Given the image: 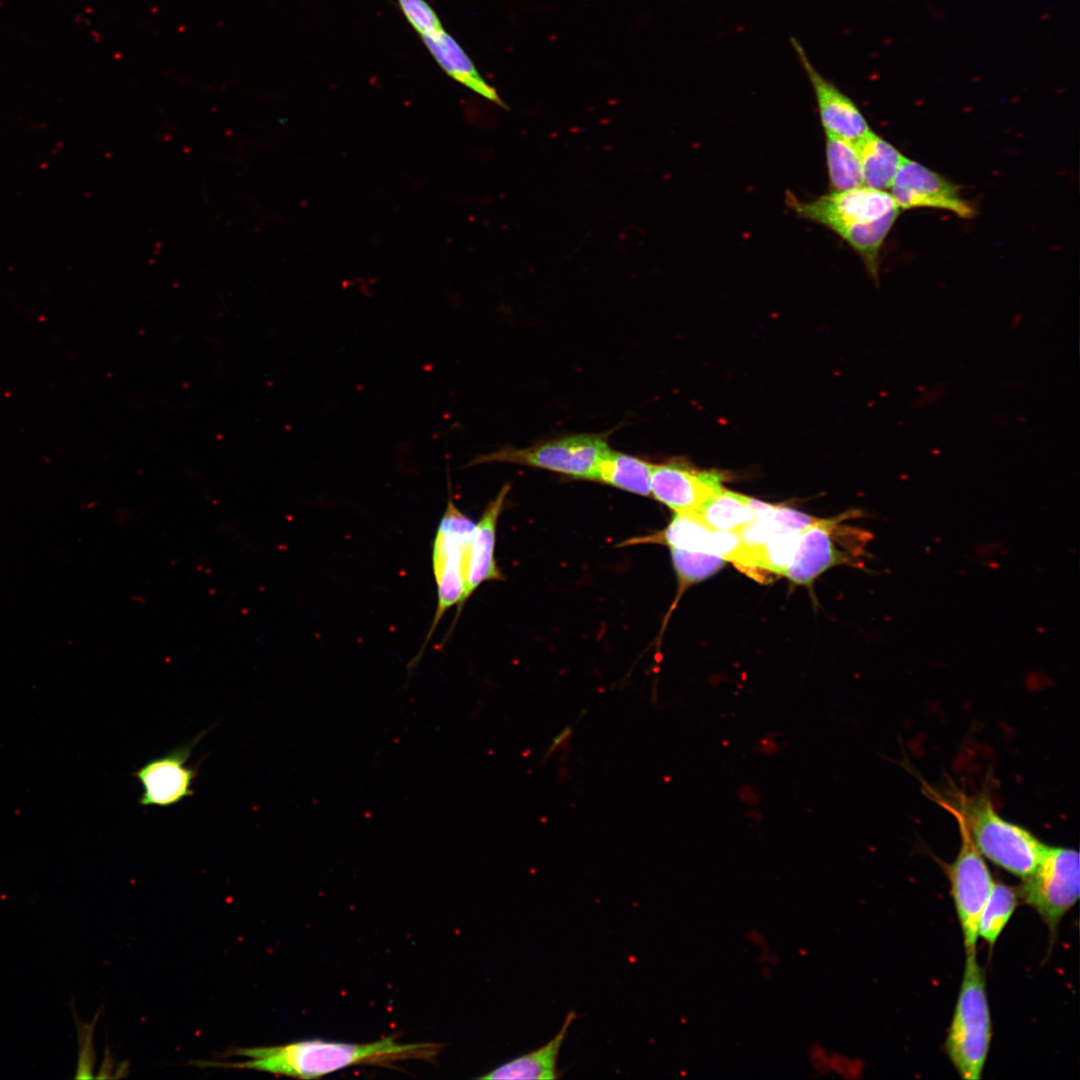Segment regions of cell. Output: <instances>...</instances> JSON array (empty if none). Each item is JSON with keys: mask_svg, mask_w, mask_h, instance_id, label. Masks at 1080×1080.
<instances>
[{"mask_svg": "<svg viewBox=\"0 0 1080 1080\" xmlns=\"http://www.w3.org/2000/svg\"><path fill=\"white\" fill-rule=\"evenodd\" d=\"M442 1050L436 1042L401 1043L393 1036L369 1043L308 1039L283 1045L235 1047L227 1056L241 1061H196L201 1067L248 1069L300 1079L319 1078L356 1065L389 1066L404 1060L432 1062Z\"/></svg>", "mask_w": 1080, "mask_h": 1080, "instance_id": "6da1fadb", "label": "cell"}, {"mask_svg": "<svg viewBox=\"0 0 1080 1080\" xmlns=\"http://www.w3.org/2000/svg\"><path fill=\"white\" fill-rule=\"evenodd\" d=\"M937 800L961 816L979 852L995 865L1024 879L1040 863L1048 846L1025 828L1002 818L985 795H959L956 804Z\"/></svg>", "mask_w": 1080, "mask_h": 1080, "instance_id": "7a4b0ae2", "label": "cell"}, {"mask_svg": "<svg viewBox=\"0 0 1080 1080\" xmlns=\"http://www.w3.org/2000/svg\"><path fill=\"white\" fill-rule=\"evenodd\" d=\"M992 1038L986 978L976 953L966 955L944 1050L964 1080L982 1078Z\"/></svg>", "mask_w": 1080, "mask_h": 1080, "instance_id": "3957f363", "label": "cell"}, {"mask_svg": "<svg viewBox=\"0 0 1080 1080\" xmlns=\"http://www.w3.org/2000/svg\"><path fill=\"white\" fill-rule=\"evenodd\" d=\"M475 524L453 502L451 494L433 540L432 569L437 588L435 614L415 661L421 657L445 613L458 605L455 620L465 605L470 545Z\"/></svg>", "mask_w": 1080, "mask_h": 1080, "instance_id": "277c9868", "label": "cell"}, {"mask_svg": "<svg viewBox=\"0 0 1080 1080\" xmlns=\"http://www.w3.org/2000/svg\"><path fill=\"white\" fill-rule=\"evenodd\" d=\"M1080 889V863L1076 850L1047 847L1036 869L1017 888L1019 899L1032 907L1046 924L1050 937L1076 904Z\"/></svg>", "mask_w": 1080, "mask_h": 1080, "instance_id": "5b68a950", "label": "cell"}, {"mask_svg": "<svg viewBox=\"0 0 1080 1080\" xmlns=\"http://www.w3.org/2000/svg\"><path fill=\"white\" fill-rule=\"evenodd\" d=\"M608 449L604 435L573 434L525 448L505 447L477 456L469 465L512 463L592 481L596 465Z\"/></svg>", "mask_w": 1080, "mask_h": 1080, "instance_id": "8992f818", "label": "cell"}, {"mask_svg": "<svg viewBox=\"0 0 1080 1080\" xmlns=\"http://www.w3.org/2000/svg\"><path fill=\"white\" fill-rule=\"evenodd\" d=\"M945 809L956 819L961 837L958 854L946 866V874L968 955L976 953L979 918L995 882L961 816Z\"/></svg>", "mask_w": 1080, "mask_h": 1080, "instance_id": "52a82bcc", "label": "cell"}, {"mask_svg": "<svg viewBox=\"0 0 1080 1080\" xmlns=\"http://www.w3.org/2000/svg\"><path fill=\"white\" fill-rule=\"evenodd\" d=\"M785 202L800 218L821 224L837 235L900 209L891 193L865 185L833 191L811 201L800 200L787 191Z\"/></svg>", "mask_w": 1080, "mask_h": 1080, "instance_id": "ba28073f", "label": "cell"}, {"mask_svg": "<svg viewBox=\"0 0 1080 1080\" xmlns=\"http://www.w3.org/2000/svg\"><path fill=\"white\" fill-rule=\"evenodd\" d=\"M724 477L719 471L700 470L682 459L652 464L651 496L670 509L695 512L722 491Z\"/></svg>", "mask_w": 1080, "mask_h": 1080, "instance_id": "9c48e42d", "label": "cell"}, {"mask_svg": "<svg viewBox=\"0 0 1080 1080\" xmlns=\"http://www.w3.org/2000/svg\"><path fill=\"white\" fill-rule=\"evenodd\" d=\"M201 736L148 760L135 771L134 776L142 787L139 805L171 807L193 795L196 770L187 762Z\"/></svg>", "mask_w": 1080, "mask_h": 1080, "instance_id": "30bf717a", "label": "cell"}, {"mask_svg": "<svg viewBox=\"0 0 1080 1080\" xmlns=\"http://www.w3.org/2000/svg\"><path fill=\"white\" fill-rule=\"evenodd\" d=\"M890 189L899 208H939L963 218L975 214L974 208L960 196L957 186L908 158L901 164Z\"/></svg>", "mask_w": 1080, "mask_h": 1080, "instance_id": "8fae6325", "label": "cell"}, {"mask_svg": "<svg viewBox=\"0 0 1080 1080\" xmlns=\"http://www.w3.org/2000/svg\"><path fill=\"white\" fill-rule=\"evenodd\" d=\"M790 43L814 91L825 132L850 141H856L868 134L870 127L856 104L814 67L804 47L795 37L790 38Z\"/></svg>", "mask_w": 1080, "mask_h": 1080, "instance_id": "7c38bea8", "label": "cell"}, {"mask_svg": "<svg viewBox=\"0 0 1080 1080\" xmlns=\"http://www.w3.org/2000/svg\"><path fill=\"white\" fill-rule=\"evenodd\" d=\"M648 540L671 548L713 554L735 564L744 547L738 533L713 530L691 512L676 513L663 532Z\"/></svg>", "mask_w": 1080, "mask_h": 1080, "instance_id": "4fadbf2b", "label": "cell"}, {"mask_svg": "<svg viewBox=\"0 0 1080 1080\" xmlns=\"http://www.w3.org/2000/svg\"><path fill=\"white\" fill-rule=\"evenodd\" d=\"M838 519L818 520L800 532L794 556L785 576L799 584H809L828 568L846 562L835 541Z\"/></svg>", "mask_w": 1080, "mask_h": 1080, "instance_id": "5bb4252c", "label": "cell"}, {"mask_svg": "<svg viewBox=\"0 0 1080 1080\" xmlns=\"http://www.w3.org/2000/svg\"><path fill=\"white\" fill-rule=\"evenodd\" d=\"M509 490L510 485L505 484L475 524L469 552L465 603L482 583L502 578L494 556L496 527Z\"/></svg>", "mask_w": 1080, "mask_h": 1080, "instance_id": "9a60e30c", "label": "cell"}, {"mask_svg": "<svg viewBox=\"0 0 1080 1080\" xmlns=\"http://www.w3.org/2000/svg\"><path fill=\"white\" fill-rule=\"evenodd\" d=\"M421 38L436 62L451 78L505 107L496 90L484 80L460 44L444 29L421 35Z\"/></svg>", "mask_w": 1080, "mask_h": 1080, "instance_id": "2e32d148", "label": "cell"}, {"mask_svg": "<svg viewBox=\"0 0 1080 1080\" xmlns=\"http://www.w3.org/2000/svg\"><path fill=\"white\" fill-rule=\"evenodd\" d=\"M576 1017L575 1011L571 1010L566 1015L557 1034L545 1045L505 1062L478 1078L487 1080H551L558 1078L557 1060L559 1052L568 1033V1029Z\"/></svg>", "mask_w": 1080, "mask_h": 1080, "instance_id": "e0dca14e", "label": "cell"}, {"mask_svg": "<svg viewBox=\"0 0 1080 1080\" xmlns=\"http://www.w3.org/2000/svg\"><path fill=\"white\" fill-rule=\"evenodd\" d=\"M755 509L754 519L739 532L747 546H757L773 537L790 532H801L819 519L785 507H777L751 498Z\"/></svg>", "mask_w": 1080, "mask_h": 1080, "instance_id": "ac0fdd59", "label": "cell"}, {"mask_svg": "<svg viewBox=\"0 0 1080 1080\" xmlns=\"http://www.w3.org/2000/svg\"><path fill=\"white\" fill-rule=\"evenodd\" d=\"M853 143L861 163L863 184L879 190L890 189L906 157L872 131Z\"/></svg>", "mask_w": 1080, "mask_h": 1080, "instance_id": "d6986e66", "label": "cell"}, {"mask_svg": "<svg viewBox=\"0 0 1080 1080\" xmlns=\"http://www.w3.org/2000/svg\"><path fill=\"white\" fill-rule=\"evenodd\" d=\"M652 464L610 448L598 461L592 481L642 496H651Z\"/></svg>", "mask_w": 1080, "mask_h": 1080, "instance_id": "ffe728a7", "label": "cell"}, {"mask_svg": "<svg viewBox=\"0 0 1080 1080\" xmlns=\"http://www.w3.org/2000/svg\"><path fill=\"white\" fill-rule=\"evenodd\" d=\"M691 513L713 530L736 533L755 517L751 498L725 489Z\"/></svg>", "mask_w": 1080, "mask_h": 1080, "instance_id": "44dd1931", "label": "cell"}, {"mask_svg": "<svg viewBox=\"0 0 1080 1080\" xmlns=\"http://www.w3.org/2000/svg\"><path fill=\"white\" fill-rule=\"evenodd\" d=\"M826 162L833 191H844L863 184L861 163L853 141L826 133Z\"/></svg>", "mask_w": 1080, "mask_h": 1080, "instance_id": "7402d4cb", "label": "cell"}, {"mask_svg": "<svg viewBox=\"0 0 1080 1080\" xmlns=\"http://www.w3.org/2000/svg\"><path fill=\"white\" fill-rule=\"evenodd\" d=\"M898 215L899 211H894L872 222L850 227L838 235L862 258L875 280L880 248Z\"/></svg>", "mask_w": 1080, "mask_h": 1080, "instance_id": "603a6c76", "label": "cell"}, {"mask_svg": "<svg viewBox=\"0 0 1080 1080\" xmlns=\"http://www.w3.org/2000/svg\"><path fill=\"white\" fill-rule=\"evenodd\" d=\"M1019 900L1017 888L1004 883H994L978 923V937L982 938L990 949L1009 922Z\"/></svg>", "mask_w": 1080, "mask_h": 1080, "instance_id": "cb8c5ba5", "label": "cell"}, {"mask_svg": "<svg viewBox=\"0 0 1080 1080\" xmlns=\"http://www.w3.org/2000/svg\"><path fill=\"white\" fill-rule=\"evenodd\" d=\"M671 556L681 589L718 571L724 563L719 556L671 548Z\"/></svg>", "mask_w": 1080, "mask_h": 1080, "instance_id": "d4e9b609", "label": "cell"}, {"mask_svg": "<svg viewBox=\"0 0 1080 1080\" xmlns=\"http://www.w3.org/2000/svg\"><path fill=\"white\" fill-rule=\"evenodd\" d=\"M409 24L420 35L443 29L434 9L425 0H397Z\"/></svg>", "mask_w": 1080, "mask_h": 1080, "instance_id": "484cf974", "label": "cell"}, {"mask_svg": "<svg viewBox=\"0 0 1080 1080\" xmlns=\"http://www.w3.org/2000/svg\"><path fill=\"white\" fill-rule=\"evenodd\" d=\"M74 1013V1020L77 1028L79 1054L78 1063L75 1078H91L93 1067V1030L95 1026V1020L92 1023H84L81 1021L75 1012V1007H72Z\"/></svg>", "mask_w": 1080, "mask_h": 1080, "instance_id": "4316f807", "label": "cell"}, {"mask_svg": "<svg viewBox=\"0 0 1080 1080\" xmlns=\"http://www.w3.org/2000/svg\"><path fill=\"white\" fill-rule=\"evenodd\" d=\"M829 1052L819 1044H814L809 1049V1059L816 1074L825 1075L828 1070Z\"/></svg>", "mask_w": 1080, "mask_h": 1080, "instance_id": "83f0119b", "label": "cell"}]
</instances>
